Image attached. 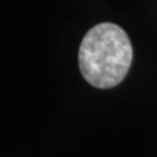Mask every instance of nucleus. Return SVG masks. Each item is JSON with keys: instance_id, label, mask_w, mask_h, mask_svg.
I'll list each match as a JSON object with an SVG mask.
<instances>
[{"instance_id": "f257e3e1", "label": "nucleus", "mask_w": 157, "mask_h": 157, "mask_svg": "<svg viewBox=\"0 0 157 157\" xmlns=\"http://www.w3.org/2000/svg\"><path fill=\"white\" fill-rule=\"evenodd\" d=\"M132 45L127 33L111 22L88 32L78 48V67L90 85L107 89L126 77L132 63Z\"/></svg>"}]
</instances>
